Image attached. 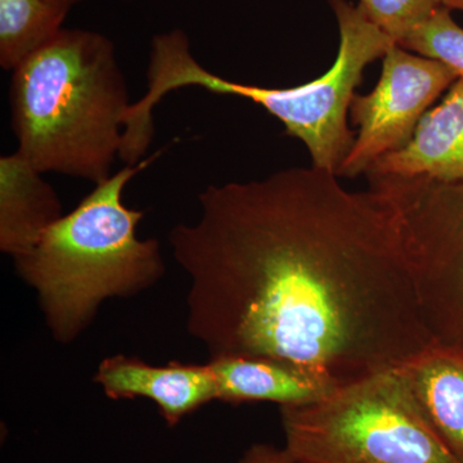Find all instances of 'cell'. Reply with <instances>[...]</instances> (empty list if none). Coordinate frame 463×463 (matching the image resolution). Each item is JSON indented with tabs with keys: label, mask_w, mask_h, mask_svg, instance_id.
<instances>
[{
	"label": "cell",
	"mask_w": 463,
	"mask_h": 463,
	"mask_svg": "<svg viewBox=\"0 0 463 463\" xmlns=\"http://www.w3.org/2000/svg\"><path fill=\"white\" fill-rule=\"evenodd\" d=\"M132 103L114 43L63 27L12 71L16 151L43 174L99 184L120 158Z\"/></svg>",
	"instance_id": "obj_2"
},
{
	"label": "cell",
	"mask_w": 463,
	"mask_h": 463,
	"mask_svg": "<svg viewBox=\"0 0 463 463\" xmlns=\"http://www.w3.org/2000/svg\"><path fill=\"white\" fill-rule=\"evenodd\" d=\"M281 423L298 463H461L399 367L340 383L315 403L281 407Z\"/></svg>",
	"instance_id": "obj_5"
},
{
	"label": "cell",
	"mask_w": 463,
	"mask_h": 463,
	"mask_svg": "<svg viewBox=\"0 0 463 463\" xmlns=\"http://www.w3.org/2000/svg\"><path fill=\"white\" fill-rule=\"evenodd\" d=\"M170 231L187 330L215 356H263L344 383L432 345L394 207L291 167L210 184Z\"/></svg>",
	"instance_id": "obj_1"
},
{
	"label": "cell",
	"mask_w": 463,
	"mask_h": 463,
	"mask_svg": "<svg viewBox=\"0 0 463 463\" xmlns=\"http://www.w3.org/2000/svg\"><path fill=\"white\" fill-rule=\"evenodd\" d=\"M69 12L48 0H0V66L14 71L53 39Z\"/></svg>",
	"instance_id": "obj_13"
},
{
	"label": "cell",
	"mask_w": 463,
	"mask_h": 463,
	"mask_svg": "<svg viewBox=\"0 0 463 463\" xmlns=\"http://www.w3.org/2000/svg\"><path fill=\"white\" fill-rule=\"evenodd\" d=\"M94 381L106 397L146 398L157 405L169 428L215 401V386L209 364L170 362L146 364L136 356H109L100 362Z\"/></svg>",
	"instance_id": "obj_8"
},
{
	"label": "cell",
	"mask_w": 463,
	"mask_h": 463,
	"mask_svg": "<svg viewBox=\"0 0 463 463\" xmlns=\"http://www.w3.org/2000/svg\"><path fill=\"white\" fill-rule=\"evenodd\" d=\"M160 154L125 165L97 184L29 252L14 259L18 276L35 291L57 343L78 339L105 301L137 297L165 274L158 241L137 234L145 213L123 200L125 187Z\"/></svg>",
	"instance_id": "obj_4"
},
{
	"label": "cell",
	"mask_w": 463,
	"mask_h": 463,
	"mask_svg": "<svg viewBox=\"0 0 463 463\" xmlns=\"http://www.w3.org/2000/svg\"><path fill=\"white\" fill-rule=\"evenodd\" d=\"M368 178L397 213L432 340L463 350V182Z\"/></svg>",
	"instance_id": "obj_6"
},
{
	"label": "cell",
	"mask_w": 463,
	"mask_h": 463,
	"mask_svg": "<svg viewBox=\"0 0 463 463\" xmlns=\"http://www.w3.org/2000/svg\"><path fill=\"white\" fill-rule=\"evenodd\" d=\"M368 176L463 182V79L422 116L411 141L377 160Z\"/></svg>",
	"instance_id": "obj_9"
},
{
	"label": "cell",
	"mask_w": 463,
	"mask_h": 463,
	"mask_svg": "<svg viewBox=\"0 0 463 463\" xmlns=\"http://www.w3.org/2000/svg\"><path fill=\"white\" fill-rule=\"evenodd\" d=\"M51 5H56L57 8L63 9V11L70 12V9L84 0H48Z\"/></svg>",
	"instance_id": "obj_17"
},
{
	"label": "cell",
	"mask_w": 463,
	"mask_h": 463,
	"mask_svg": "<svg viewBox=\"0 0 463 463\" xmlns=\"http://www.w3.org/2000/svg\"><path fill=\"white\" fill-rule=\"evenodd\" d=\"M43 175L17 151L0 157V250L12 259L29 252L63 216Z\"/></svg>",
	"instance_id": "obj_11"
},
{
	"label": "cell",
	"mask_w": 463,
	"mask_h": 463,
	"mask_svg": "<svg viewBox=\"0 0 463 463\" xmlns=\"http://www.w3.org/2000/svg\"><path fill=\"white\" fill-rule=\"evenodd\" d=\"M340 30L339 54L318 79L291 88H267L227 80L205 69L191 50L183 30L158 33L149 47L147 90L125 116V137L138 146L154 139V109L166 94L185 87L251 100L279 118L286 133L300 139L312 157L313 167L336 175L354 145L347 111L365 67L385 57L395 42L374 25L361 5L328 0Z\"/></svg>",
	"instance_id": "obj_3"
},
{
	"label": "cell",
	"mask_w": 463,
	"mask_h": 463,
	"mask_svg": "<svg viewBox=\"0 0 463 463\" xmlns=\"http://www.w3.org/2000/svg\"><path fill=\"white\" fill-rule=\"evenodd\" d=\"M399 370L426 419L463 463V350L432 344Z\"/></svg>",
	"instance_id": "obj_12"
},
{
	"label": "cell",
	"mask_w": 463,
	"mask_h": 463,
	"mask_svg": "<svg viewBox=\"0 0 463 463\" xmlns=\"http://www.w3.org/2000/svg\"><path fill=\"white\" fill-rule=\"evenodd\" d=\"M457 79L444 63L392 45L374 90L365 96L355 94L352 100L350 114L359 125L358 137L336 175L367 174L381 157L404 147L422 116Z\"/></svg>",
	"instance_id": "obj_7"
},
{
	"label": "cell",
	"mask_w": 463,
	"mask_h": 463,
	"mask_svg": "<svg viewBox=\"0 0 463 463\" xmlns=\"http://www.w3.org/2000/svg\"><path fill=\"white\" fill-rule=\"evenodd\" d=\"M215 401L228 404L276 403L298 407L315 403L340 385L327 374L263 356H215L207 361Z\"/></svg>",
	"instance_id": "obj_10"
},
{
	"label": "cell",
	"mask_w": 463,
	"mask_h": 463,
	"mask_svg": "<svg viewBox=\"0 0 463 463\" xmlns=\"http://www.w3.org/2000/svg\"><path fill=\"white\" fill-rule=\"evenodd\" d=\"M236 463H298L285 447L269 443H254L243 452Z\"/></svg>",
	"instance_id": "obj_16"
},
{
	"label": "cell",
	"mask_w": 463,
	"mask_h": 463,
	"mask_svg": "<svg viewBox=\"0 0 463 463\" xmlns=\"http://www.w3.org/2000/svg\"><path fill=\"white\" fill-rule=\"evenodd\" d=\"M441 5H443V7L449 9L450 12H463V0H441Z\"/></svg>",
	"instance_id": "obj_18"
},
{
	"label": "cell",
	"mask_w": 463,
	"mask_h": 463,
	"mask_svg": "<svg viewBox=\"0 0 463 463\" xmlns=\"http://www.w3.org/2000/svg\"><path fill=\"white\" fill-rule=\"evenodd\" d=\"M368 18L401 45L441 7V0H361Z\"/></svg>",
	"instance_id": "obj_15"
},
{
	"label": "cell",
	"mask_w": 463,
	"mask_h": 463,
	"mask_svg": "<svg viewBox=\"0 0 463 463\" xmlns=\"http://www.w3.org/2000/svg\"><path fill=\"white\" fill-rule=\"evenodd\" d=\"M399 47L439 61L463 79V29L443 5Z\"/></svg>",
	"instance_id": "obj_14"
}]
</instances>
